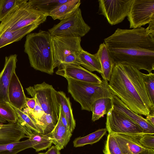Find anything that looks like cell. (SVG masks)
<instances>
[{"label": "cell", "mask_w": 154, "mask_h": 154, "mask_svg": "<svg viewBox=\"0 0 154 154\" xmlns=\"http://www.w3.org/2000/svg\"><path fill=\"white\" fill-rule=\"evenodd\" d=\"M104 42L114 64L131 65L149 73L154 70V34L146 28H118Z\"/></svg>", "instance_id": "1"}, {"label": "cell", "mask_w": 154, "mask_h": 154, "mask_svg": "<svg viewBox=\"0 0 154 154\" xmlns=\"http://www.w3.org/2000/svg\"><path fill=\"white\" fill-rule=\"evenodd\" d=\"M140 70L131 65L114 64L108 87L137 114L146 116L154 112Z\"/></svg>", "instance_id": "2"}, {"label": "cell", "mask_w": 154, "mask_h": 154, "mask_svg": "<svg viewBox=\"0 0 154 154\" xmlns=\"http://www.w3.org/2000/svg\"><path fill=\"white\" fill-rule=\"evenodd\" d=\"M24 48L32 67L49 74H53L54 68L52 36L48 31L40 30L38 32L28 34Z\"/></svg>", "instance_id": "3"}, {"label": "cell", "mask_w": 154, "mask_h": 154, "mask_svg": "<svg viewBox=\"0 0 154 154\" xmlns=\"http://www.w3.org/2000/svg\"><path fill=\"white\" fill-rule=\"evenodd\" d=\"M68 91L74 100L81 105L82 109L91 111L94 102L100 98H111L112 93L107 80L102 79L100 84L91 83L66 78Z\"/></svg>", "instance_id": "4"}, {"label": "cell", "mask_w": 154, "mask_h": 154, "mask_svg": "<svg viewBox=\"0 0 154 154\" xmlns=\"http://www.w3.org/2000/svg\"><path fill=\"white\" fill-rule=\"evenodd\" d=\"M28 0L23 1L0 23V34L32 25L39 26L46 20L48 14L32 8Z\"/></svg>", "instance_id": "5"}, {"label": "cell", "mask_w": 154, "mask_h": 154, "mask_svg": "<svg viewBox=\"0 0 154 154\" xmlns=\"http://www.w3.org/2000/svg\"><path fill=\"white\" fill-rule=\"evenodd\" d=\"M81 38L52 36L54 68L62 64L80 65L78 56L83 49Z\"/></svg>", "instance_id": "6"}, {"label": "cell", "mask_w": 154, "mask_h": 154, "mask_svg": "<svg viewBox=\"0 0 154 154\" xmlns=\"http://www.w3.org/2000/svg\"><path fill=\"white\" fill-rule=\"evenodd\" d=\"M26 89L28 94L37 99L44 113L51 116L57 122L60 105L57 97L56 91L52 86L44 82Z\"/></svg>", "instance_id": "7"}, {"label": "cell", "mask_w": 154, "mask_h": 154, "mask_svg": "<svg viewBox=\"0 0 154 154\" xmlns=\"http://www.w3.org/2000/svg\"><path fill=\"white\" fill-rule=\"evenodd\" d=\"M91 27L84 21L79 8L69 17L60 20L48 32L52 36H67L81 38L90 30Z\"/></svg>", "instance_id": "8"}, {"label": "cell", "mask_w": 154, "mask_h": 154, "mask_svg": "<svg viewBox=\"0 0 154 154\" xmlns=\"http://www.w3.org/2000/svg\"><path fill=\"white\" fill-rule=\"evenodd\" d=\"M106 115V128L109 134H123L136 137L144 134L137 124L112 107Z\"/></svg>", "instance_id": "9"}, {"label": "cell", "mask_w": 154, "mask_h": 154, "mask_svg": "<svg viewBox=\"0 0 154 154\" xmlns=\"http://www.w3.org/2000/svg\"><path fill=\"white\" fill-rule=\"evenodd\" d=\"M132 0H99L98 12L104 16L110 25L117 24L127 17Z\"/></svg>", "instance_id": "10"}, {"label": "cell", "mask_w": 154, "mask_h": 154, "mask_svg": "<svg viewBox=\"0 0 154 154\" xmlns=\"http://www.w3.org/2000/svg\"><path fill=\"white\" fill-rule=\"evenodd\" d=\"M127 17L130 28L149 24L154 20V0H133Z\"/></svg>", "instance_id": "11"}, {"label": "cell", "mask_w": 154, "mask_h": 154, "mask_svg": "<svg viewBox=\"0 0 154 154\" xmlns=\"http://www.w3.org/2000/svg\"><path fill=\"white\" fill-rule=\"evenodd\" d=\"M33 133L19 118L15 123L0 124V145L18 142L25 137L29 138Z\"/></svg>", "instance_id": "12"}, {"label": "cell", "mask_w": 154, "mask_h": 154, "mask_svg": "<svg viewBox=\"0 0 154 154\" xmlns=\"http://www.w3.org/2000/svg\"><path fill=\"white\" fill-rule=\"evenodd\" d=\"M58 68L56 73L65 78L94 84H100L102 82V79L96 74L79 65L62 64Z\"/></svg>", "instance_id": "13"}, {"label": "cell", "mask_w": 154, "mask_h": 154, "mask_svg": "<svg viewBox=\"0 0 154 154\" xmlns=\"http://www.w3.org/2000/svg\"><path fill=\"white\" fill-rule=\"evenodd\" d=\"M111 98L112 107L113 109L122 113L135 122L141 129L144 134H154V126L146 119L131 110L116 95L112 94Z\"/></svg>", "instance_id": "14"}, {"label": "cell", "mask_w": 154, "mask_h": 154, "mask_svg": "<svg viewBox=\"0 0 154 154\" xmlns=\"http://www.w3.org/2000/svg\"><path fill=\"white\" fill-rule=\"evenodd\" d=\"M17 55L6 57L3 69L0 73V104L9 103L8 89L13 74L15 72Z\"/></svg>", "instance_id": "15"}, {"label": "cell", "mask_w": 154, "mask_h": 154, "mask_svg": "<svg viewBox=\"0 0 154 154\" xmlns=\"http://www.w3.org/2000/svg\"><path fill=\"white\" fill-rule=\"evenodd\" d=\"M9 103L22 110L26 107V98L23 87L15 72L12 74L8 91Z\"/></svg>", "instance_id": "16"}, {"label": "cell", "mask_w": 154, "mask_h": 154, "mask_svg": "<svg viewBox=\"0 0 154 154\" xmlns=\"http://www.w3.org/2000/svg\"><path fill=\"white\" fill-rule=\"evenodd\" d=\"M47 134L52 143L60 150L63 149L67 144L72 135L70 130L63 125L59 116L54 128L51 132Z\"/></svg>", "instance_id": "17"}, {"label": "cell", "mask_w": 154, "mask_h": 154, "mask_svg": "<svg viewBox=\"0 0 154 154\" xmlns=\"http://www.w3.org/2000/svg\"><path fill=\"white\" fill-rule=\"evenodd\" d=\"M112 134L125 154H138L145 149L139 143L137 137L123 134Z\"/></svg>", "instance_id": "18"}, {"label": "cell", "mask_w": 154, "mask_h": 154, "mask_svg": "<svg viewBox=\"0 0 154 154\" xmlns=\"http://www.w3.org/2000/svg\"><path fill=\"white\" fill-rule=\"evenodd\" d=\"M100 61L102 69L101 74L103 79L109 81L112 75L114 64L104 43L101 44L97 52L94 54Z\"/></svg>", "instance_id": "19"}, {"label": "cell", "mask_w": 154, "mask_h": 154, "mask_svg": "<svg viewBox=\"0 0 154 154\" xmlns=\"http://www.w3.org/2000/svg\"><path fill=\"white\" fill-rule=\"evenodd\" d=\"M32 25L14 31H6L0 34V49L14 42L20 40L38 27Z\"/></svg>", "instance_id": "20"}, {"label": "cell", "mask_w": 154, "mask_h": 154, "mask_svg": "<svg viewBox=\"0 0 154 154\" xmlns=\"http://www.w3.org/2000/svg\"><path fill=\"white\" fill-rule=\"evenodd\" d=\"M81 4L80 0H68L53 10L48 14L55 20H60L65 19L72 14L79 8Z\"/></svg>", "instance_id": "21"}, {"label": "cell", "mask_w": 154, "mask_h": 154, "mask_svg": "<svg viewBox=\"0 0 154 154\" xmlns=\"http://www.w3.org/2000/svg\"><path fill=\"white\" fill-rule=\"evenodd\" d=\"M56 94L58 101L67 121L69 129L72 133L75 128L76 123L69 98L62 91H56Z\"/></svg>", "instance_id": "22"}, {"label": "cell", "mask_w": 154, "mask_h": 154, "mask_svg": "<svg viewBox=\"0 0 154 154\" xmlns=\"http://www.w3.org/2000/svg\"><path fill=\"white\" fill-rule=\"evenodd\" d=\"M80 65L90 72L96 71L101 74L102 69L100 63L94 54H91L83 49L79 56Z\"/></svg>", "instance_id": "23"}, {"label": "cell", "mask_w": 154, "mask_h": 154, "mask_svg": "<svg viewBox=\"0 0 154 154\" xmlns=\"http://www.w3.org/2000/svg\"><path fill=\"white\" fill-rule=\"evenodd\" d=\"M111 98H100L94 102L91 111L92 112L91 120L93 122L99 120L107 114L112 106Z\"/></svg>", "instance_id": "24"}, {"label": "cell", "mask_w": 154, "mask_h": 154, "mask_svg": "<svg viewBox=\"0 0 154 154\" xmlns=\"http://www.w3.org/2000/svg\"><path fill=\"white\" fill-rule=\"evenodd\" d=\"M10 104L17 113L18 118L22 121L26 127L33 132L42 134L41 128L26 106L23 109V110H20Z\"/></svg>", "instance_id": "25"}, {"label": "cell", "mask_w": 154, "mask_h": 154, "mask_svg": "<svg viewBox=\"0 0 154 154\" xmlns=\"http://www.w3.org/2000/svg\"><path fill=\"white\" fill-rule=\"evenodd\" d=\"M68 0H29L28 2L33 8L48 14L60 5Z\"/></svg>", "instance_id": "26"}, {"label": "cell", "mask_w": 154, "mask_h": 154, "mask_svg": "<svg viewBox=\"0 0 154 154\" xmlns=\"http://www.w3.org/2000/svg\"><path fill=\"white\" fill-rule=\"evenodd\" d=\"M107 131L106 128L99 129L84 137H77L73 141V146L77 147L95 143L100 140Z\"/></svg>", "instance_id": "27"}, {"label": "cell", "mask_w": 154, "mask_h": 154, "mask_svg": "<svg viewBox=\"0 0 154 154\" xmlns=\"http://www.w3.org/2000/svg\"><path fill=\"white\" fill-rule=\"evenodd\" d=\"M30 148L28 138L22 141L0 145V154H16Z\"/></svg>", "instance_id": "28"}, {"label": "cell", "mask_w": 154, "mask_h": 154, "mask_svg": "<svg viewBox=\"0 0 154 154\" xmlns=\"http://www.w3.org/2000/svg\"><path fill=\"white\" fill-rule=\"evenodd\" d=\"M36 120L44 134L51 132L57 123L51 116L45 113Z\"/></svg>", "instance_id": "29"}, {"label": "cell", "mask_w": 154, "mask_h": 154, "mask_svg": "<svg viewBox=\"0 0 154 154\" xmlns=\"http://www.w3.org/2000/svg\"><path fill=\"white\" fill-rule=\"evenodd\" d=\"M23 0H0V21H2Z\"/></svg>", "instance_id": "30"}, {"label": "cell", "mask_w": 154, "mask_h": 154, "mask_svg": "<svg viewBox=\"0 0 154 154\" xmlns=\"http://www.w3.org/2000/svg\"><path fill=\"white\" fill-rule=\"evenodd\" d=\"M104 154H125L119 146L112 134H109L107 136L104 149Z\"/></svg>", "instance_id": "31"}, {"label": "cell", "mask_w": 154, "mask_h": 154, "mask_svg": "<svg viewBox=\"0 0 154 154\" xmlns=\"http://www.w3.org/2000/svg\"><path fill=\"white\" fill-rule=\"evenodd\" d=\"M0 116L9 123H14L17 120V115L9 103L0 104Z\"/></svg>", "instance_id": "32"}, {"label": "cell", "mask_w": 154, "mask_h": 154, "mask_svg": "<svg viewBox=\"0 0 154 154\" xmlns=\"http://www.w3.org/2000/svg\"><path fill=\"white\" fill-rule=\"evenodd\" d=\"M145 87L152 104L154 106V74H148L141 73Z\"/></svg>", "instance_id": "33"}, {"label": "cell", "mask_w": 154, "mask_h": 154, "mask_svg": "<svg viewBox=\"0 0 154 154\" xmlns=\"http://www.w3.org/2000/svg\"><path fill=\"white\" fill-rule=\"evenodd\" d=\"M138 137L139 143L143 147L154 149V134H143Z\"/></svg>", "instance_id": "34"}, {"label": "cell", "mask_w": 154, "mask_h": 154, "mask_svg": "<svg viewBox=\"0 0 154 154\" xmlns=\"http://www.w3.org/2000/svg\"><path fill=\"white\" fill-rule=\"evenodd\" d=\"M36 103L34 109L32 111L29 110L35 120L40 118L45 113L40 105L36 98Z\"/></svg>", "instance_id": "35"}, {"label": "cell", "mask_w": 154, "mask_h": 154, "mask_svg": "<svg viewBox=\"0 0 154 154\" xmlns=\"http://www.w3.org/2000/svg\"><path fill=\"white\" fill-rule=\"evenodd\" d=\"M36 103L35 97L26 98V106L29 110L32 111L35 107Z\"/></svg>", "instance_id": "36"}, {"label": "cell", "mask_w": 154, "mask_h": 154, "mask_svg": "<svg viewBox=\"0 0 154 154\" xmlns=\"http://www.w3.org/2000/svg\"><path fill=\"white\" fill-rule=\"evenodd\" d=\"M60 151L56 146H52L49 148L45 153L46 154H60Z\"/></svg>", "instance_id": "37"}, {"label": "cell", "mask_w": 154, "mask_h": 154, "mask_svg": "<svg viewBox=\"0 0 154 154\" xmlns=\"http://www.w3.org/2000/svg\"><path fill=\"white\" fill-rule=\"evenodd\" d=\"M59 116L61 120L63 125L66 127V128L69 129L67 121L63 112L60 105V108Z\"/></svg>", "instance_id": "38"}, {"label": "cell", "mask_w": 154, "mask_h": 154, "mask_svg": "<svg viewBox=\"0 0 154 154\" xmlns=\"http://www.w3.org/2000/svg\"><path fill=\"white\" fill-rule=\"evenodd\" d=\"M146 119L154 126V112L150 113L146 116Z\"/></svg>", "instance_id": "39"}, {"label": "cell", "mask_w": 154, "mask_h": 154, "mask_svg": "<svg viewBox=\"0 0 154 154\" xmlns=\"http://www.w3.org/2000/svg\"><path fill=\"white\" fill-rule=\"evenodd\" d=\"M146 28L149 31L154 34V20L149 23V26Z\"/></svg>", "instance_id": "40"}, {"label": "cell", "mask_w": 154, "mask_h": 154, "mask_svg": "<svg viewBox=\"0 0 154 154\" xmlns=\"http://www.w3.org/2000/svg\"><path fill=\"white\" fill-rule=\"evenodd\" d=\"M138 154H154V149L145 148Z\"/></svg>", "instance_id": "41"}, {"label": "cell", "mask_w": 154, "mask_h": 154, "mask_svg": "<svg viewBox=\"0 0 154 154\" xmlns=\"http://www.w3.org/2000/svg\"><path fill=\"white\" fill-rule=\"evenodd\" d=\"M38 154H46V153L45 152H44V153L41 152V153H39Z\"/></svg>", "instance_id": "42"}]
</instances>
